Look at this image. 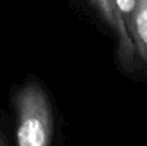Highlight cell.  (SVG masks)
<instances>
[{"instance_id":"7a4b0ae2","label":"cell","mask_w":147,"mask_h":146,"mask_svg":"<svg viewBox=\"0 0 147 146\" xmlns=\"http://www.w3.org/2000/svg\"><path fill=\"white\" fill-rule=\"evenodd\" d=\"M98 9L101 17L109 25V27L115 34L117 40V57L125 70L132 71L136 64V48L133 40L128 32L127 26L124 25L119 14L115 0H92Z\"/></svg>"},{"instance_id":"3957f363","label":"cell","mask_w":147,"mask_h":146,"mask_svg":"<svg viewBox=\"0 0 147 146\" xmlns=\"http://www.w3.org/2000/svg\"><path fill=\"white\" fill-rule=\"evenodd\" d=\"M129 35L136 48V54L147 67V0H137Z\"/></svg>"},{"instance_id":"6da1fadb","label":"cell","mask_w":147,"mask_h":146,"mask_svg":"<svg viewBox=\"0 0 147 146\" xmlns=\"http://www.w3.org/2000/svg\"><path fill=\"white\" fill-rule=\"evenodd\" d=\"M14 146H53L54 120L48 95L39 83L26 82L14 93Z\"/></svg>"},{"instance_id":"5b68a950","label":"cell","mask_w":147,"mask_h":146,"mask_svg":"<svg viewBox=\"0 0 147 146\" xmlns=\"http://www.w3.org/2000/svg\"><path fill=\"white\" fill-rule=\"evenodd\" d=\"M0 146H10L9 137L1 127H0Z\"/></svg>"},{"instance_id":"277c9868","label":"cell","mask_w":147,"mask_h":146,"mask_svg":"<svg viewBox=\"0 0 147 146\" xmlns=\"http://www.w3.org/2000/svg\"><path fill=\"white\" fill-rule=\"evenodd\" d=\"M115 3H116L120 17H121L123 22L127 26L128 32H129L130 27H132L133 14H134V10H136L137 0H115Z\"/></svg>"}]
</instances>
